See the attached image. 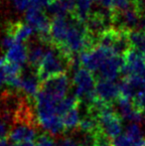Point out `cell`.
I'll return each mask as SVG.
<instances>
[{
  "label": "cell",
  "instance_id": "2e32d148",
  "mask_svg": "<svg viewBox=\"0 0 145 146\" xmlns=\"http://www.w3.org/2000/svg\"><path fill=\"white\" fill-rule=\"evenodd\" d=\"M128 38H129L131 48L135 49L145 55V33L138 30L129 31Z\"/></svg>",
  "mask_w": 145,
  "mask_h": 146
},
{
  "label": "cell",
  "instance_id": "f1b7e54d",
  "mask_svg": "<svg viewBox=\"0 0 145 146\" xmlns=\"http://www.w3.org/2000/svg\"><path fill=\"white\" fill-rule=\"evenodd\" d=\"M4 64H5V58L0 57V69H2L4 67Z\"/></svg>",
  "mask_w": 145,
  "mask_h": 146
},
{
  "label": "cell",
  "instance_id": "4316f807",
  "mask_svg": "<svg viewBox=\"0 0 145 146\" xmlns=\"http://www.w3.org/2000/svg\"><path fill=\"white\" fill-rule=\"evenodd\" d=\"M9 146H36L35 142L33 141H28V142H21V143H12Z\"/></svg>",
  "mask_w": 145,
  "mask_h": 146
},
{
  "label": "cell",
  "instance_id": "4dcf8cb0",
  "mask_svg": "<svg viewBox=\"0 0 145 146\" xmlns=\"http://www.w3.org/2000/svg\"><path fill=\"white\" fill-rule=\"evenodd\" d=\"M93 2H95V1H97V0H93Z\"/></svg>",
  "mask_w": 145,
  "mask_h": 146
},
{
  "label": "cell",
  "instance_id": "3957f363",
  "mask_svg": "<svg viewBox=\"0 0 145 146\" xmlns=\"http://www.w3.org/2000/svg\"><path fill=\"white\" fill-rule=\"evenodd\" d=\"M99 128L109 138L113 140L121 134L122 131V117L118 113L114 106H107L97 114Z\"/></svg>",
  "mask_w": 145,
  "mask_h": 146
},
{
  "label": "cell",
  "instance_id": "ac0fdd59",
  "mask_svg": "<svg viewBox=\"0 0 145 146\" xmlns=\"http://www.w3.org/2000/svg\"><path fill=\"white\" fill-rule=\"evenodd\" d=\"M89 146H113L112 140L99 129L91 134V143Z\"/></svg>",
  "mask_w": 145,
  "mask_h": 146
},
{
  "label": "cell",
  "instance_id": "44dd1931",
  "mask_svg": "<svg viewBox=\"0 0 145 146\" xmlns=\"http://www.w3.org/2000/svg\"><path fill=\"white\" fill-rule=\"evenodd\" d=\"M10 130H11V125L9 123L5 122L4 120H2V119H0V140L8 139Z\"/></svg>",
  "mask_w": 145,
  "mask_h": 146
},
{
  "label": "cell",
  "instance_id": "277c9868",
  "mask_svg": "<svg viewBox=\"0 0 145 146\" xmlns=\"http://www.w3.org/2000/svg\"><path fill=\"white\" fill-rule=\"evenodd\" d=\"M123 58L122 78L135 77L145 83V55L133 48L127 50Z\"/></svg>",
  "mask_w": 145,
  "mask_h": 146
},
{
  "label": "cell",
  "instance_id": "ba28073f",
  "mask_svg": "<svg viewBox=\"0 0 145 146\" xmlns=\"http://www.w3.org/2000/svg\"><path fill=\"white\" fill-rule=\"evenodd\" d=\"M95 94L101 102L114 106L120 96L118 84L107 80H97Z\"/></svg>",
  "mask_w": 145,
  "mask_h": 146
},
{
  "label": "cell",
  "instance_id": "5bb4252c",
  "mask_svg": "<svg viewBox=\"0 0 145 146\" xmlns=\"http://www.w3.org/2000/svg\"><path fill=\"white\" fill-rule=\"evenodd\" d=\"M36 128L26 125H14L11 127L8 139L12 141V143H21L34 141L36 139Z\"/></svg>",
  "mask_w": 145,
  "mask_h": 146
},
{
  "label": "cell",
  "instance_id": "9a60e30c",
  "mask_svg": "<svg viewBox=\"0 0 145 146\" xmlns=\"http://www.w3.org/2000/svg\"><path fill=\"white\" fill-rule=\"evenodd\" d=\"M79 121H81V118H79V108H73L62 116V122L66 132L70 130H75L79 128Z\"/></svg>",
  "mask_w": 145,
  "mask_h": 146
},
{
  "label": "cell",
  "instance_id": "7a4b0ae2",
  "mask_svg": "<svg viewBox=\"0 0 145 146\" xmlns=\"http://www.w3.org/2000/svg\"><path fill=\"white\" fill-rule=\"evenodd\" d=\"M26 23L33 29L37 34L38 39L45 44H50V30H51V20L45 14L43 9L30 6L26 10L25 15Z\"/></svg>",
  "mask_w": 145,
  "mask_h": 146
},
{
  "label": "cell",
  "instance_id": "6da1fadb",
  "mask_svg": "<svg viewBox=\"0 0 145 146\" xmlns=\"http://www.w3.org/2000/svg\"><path fill=\"white\" fill-rule=\"evenodd\" d=\"M79 68H81L79 60L73 61L58 48L49 45L42 64L36 72V76L40 84H42L50 78L67 74V72L72 69L77 71Z\"/></svg>",
  "mask_w": 145,
  "mask_h": 146
},
{
  "label": "cell",
  "instance_id": "f546056e",
  "mask_svg": "<svg viewBox=\"0 0 145 146\" xmlns=\"http://www.w3.org/2000/svg\"><path fill=\"white\" fill-rule=\"evenodd\" d=\"M7 140L8 139H2V140H0V146H7Z\"/></svg>",
  "mask_w": 145,
  "mask_h": 146
},
{
  "label": "cell",
  "instance_id": "8fae6325",
  "mask_svg": "<svg viewBox=\"0 0 145 146\" xmlns=\"http://www.w3.org/2000/svg\"><path fill=\"white\" fill-rule=\"evenodd\" d=\"M5 33L13 37L16 42L26 44V42L31 39L34 31L27 23H23L21 21H14L9 22L7 24Z\"/></svg>",
  "mask_w": 145,
  "mask_h": 146
},
{
  "label": "cell",
  "instance_id": "603a6c76",
  "mask_svg": "<svg viewBox=\"0 0 145 146\" xmlns=\"http://www.w3.org/2000/svg\"><path fill=\"white\" fill-rule=\"evenodd\" d=\"M11 2L18 11H26L30 7V0H11Z\"/></svg>",
  "mask_w": 145,
  "mask_h": 146
},
{
  "label": "cell",
  "instance_id": "d4e9b609",
  "mask_svg": "<svg viewBox=\"0 0 145 146\" xmlns=\"http://www.w3.org/2000/svg\"><path fill=\"white\" fill-rule=\"evenodd\" d=\"M49 1L50 0H30V6L39 8V9H43V8H46Z\"/></svg>",
  "mask_w": 145,
  "mask_h": 146
},
{
  "label": "cell",
  "instance_id": "484cf974",
  "mask_svg": "<svg viewBox=\"0 0 145 146\" xmlns=\"http://www.w3.org/2000/svg\"><path fill=\"white\" fill-rule=\"evenodd\" d=\"M99 5L103 7V9L107 11H112V0H97Z\"/></svg>",
  "mask_w": 145,
  "mask_h": 146
},
{
  "label": "cell",
  "instance_id": "83f0119b",
  "mask_svg": "<svg viewBox=\"0 0 145 146\" xmlns=\"http://www.w3.org/2000/svg\"><path fill=\"white\" fill-rule=\"evenodd\" d=\"M4 81H5V75H4L3 68H2V69H0V85H1Z\"/></svg>",
  "mask_w": 145,
  "mask_h": 146
},
{
  "label": "cell",
  "instance_id": "7402d4cb",
  "mask_svg": "<svg viewBox=\"0 0 145 146\" xmlns=\"http://www.w3.org/2000/svg\"><path fill=\"white\" fill-rule=\"evenodd\" d=\"M61 3V5L65 8L67 13L73 15L75 10V0H58Z\"/></svg>",
  "mask_w": 145,
  "mask_h": 146
},
{
  "label": "cell",
  "instance_id": "e0dca14e",
  "mask_svg": "<svg viewBox=\"0 0 145 146\" xmlns=\"http://www.w3.org/2000/svg\"><path fill=\"white\" fill-rule=\"evenodd\" d=\"M142 3L145 2H141L140 0H112V11H125L130 8L141 5Z\"/></svg>",
  "mask_w": 145,
  "mask_h": 146
},
{
  "label": "cell",
  "instance_id": "4fadbf2b",
  "mask_svg": "<svg viewBox=\"0 0 145 146\" xmlns=\"http://www.w3.org/2000/svg\"><path fill=\"white\" fill-rule=\"evenodd\" d=\"M5 61L23 67L24 64L28 62V46L24 43L16 42L6 51Z\"/></svg>",
  "mask_w": 145,
  "mask_h": 146
},
{
  "label": "cell",
  "instance_id": "5b68a950",
  "mask_svg": "<svg viewBox=\"0 0 145 146\" xmlns=\"http://www.w3.org/2000/svg\"><path fill=\"white\" fill-rule=\"evenodd\" d=\"M70 85L71 83L68 75L64 74L52 77L47 81L43 82L42 84H40L39 90L46 94L56 102H61L64 98H67L66 96L70 90Z\"/></svg>",
  "mask_w": 145,
  "mask_h": 146
},
{
  "label": "cell",
  "instance_id": "cb8c5ba5",
  "mask_svg": "<svg viewBox=\"0 0 145 146\" xmlns=\"http://www.w3.org/2000/svg\"><path fill=\"white\" fill-rule=\"evenodd\" d=\"M56 146H83L79 142L75 141V139L71 138V137H64V138L60 139Z\"/></svg>",
  "mask_w": 145,
  "mask_h": 146
},
{
  "label": "cell",
  "instance_id": "d6986e66",
  "mask_svg": "<svg viewBox=\"0 0 145 146\" xmlns=\"http://www.w3.org/2000/svg\"><path fill=\"white\" fill-rule=\"evenodd\" d=\"M34 142L36 146H56L53 136L48 132H42L37 135Z\"/></svg>",
  "mask_w": 145,
  "mask_h": 146
},
{
  "label": "cell",
  "instance_id": "8992f818",
  "mask_svg": "<svg viewBox=\"0 0 145 146\" xmlns=\"http://www.w3.org/2000/svg\"><path fill=\"white\" fill-rule=\"evenodd\" d=\"M113 55L115 54L111 50L101 46H97L91 50L85 51L79 55V65L81 67L91 71V73H95L99 71L101 65Z\"/></svg>",
  "mask_w": 145,
  "mask_h": 146
},
{
  "label": "cell",
  "instance_id": "52a82bcc",
  "mask_svg": "<svg viewBox=\"0 0 145 146\" xmlns=\"http://www.w3.org/2000/svg\"><path fill=\"white\" fill-rule=\"evenodd\" d=\"M122 68H123V58L121 56L113 55L109 57L99 68L97 71L99 78L97 80H107L114 82L119 76H121Z\"/></svg>",
  "mask_w": 145,
  "mask_h": 146
},
{
  "label": "cell",
  "instance_id": "7c38bea8",
  "mask_svg": "<svg viewBox=\"0 0 145 146\" xmlns=\"http://www.w3.org/2000/svg\"><path fill=\"white\" fill-rule=\"evenodd\" d=\"M39 90H40V82L37 79L35 73H29L26 76H22L21 88L19 92H21L23 96H26L30 102L35 104Z\"/></svg>",
  "mask_w": 145,
  "mask_h": 146
},
{
  "label": "cell",
  "instance_id": "30bf717a",
  "mask_svg": "<svg viewBox=\"0 0 145 146\" xmlns=\"http://www.w3.org/2000/svg\"><path fill=\"white\" fill-rule=\"evenodd\" d=\"M115 104L118 108V113L122 118H125L129 121H132L133 123H140L143 120L142 113L135 108L132 100H127L119 96Z\"/></svg>",
  "mask_w": 145,
  "mask_h": 146
},
{
  "label": "cell",
  "instance_id": "9c48e42d",
  "mask_svg": "<svg viewBox=\"0 0 145 146\" xmlns=\"http://www.w3.org/2000/svg\"><path fill=\"white\" fill-rule=\"evenodd\" d=\"M28 46V65L30 69L36 74L37 70L39 69L40 65L46 54L49 44H45L42 41L37 38L36 41L30 42Z\"/></svg>",
  "mask_w": 145,
  "mask_h": 146
},
{
  "label": "cell",
  "instance_id": "ffe728a7",
  "mask_svg": "<svg viewBox=\"0 0 145 146\" xmlns=\"http://www.w3.org/2000/svg\"><path fill=\"white\" fill-rule=\"evenodd\" d=\"M135 108L142 113V115L145 117V92H139L135 98L132 100Z\"/></svg>",
  "mask_w": 145,
  "mask_h": 146
}]
</instances>
